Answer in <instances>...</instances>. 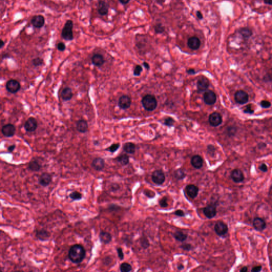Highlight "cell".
Listing matches in <instances>:
<instances>
[{
    "label": "cell",
    "mask_w": 272,
    "mask_h": 272,
    "mask_svg": "<svg viewBox=\"0 0 272 272\" xmlns=\"http://www.w3.org/2000/svg\"><path fill=\"white\" fill-rule=\"evenodd\" d=\"M86 256V250L82 245L76 244L69 249L68 257L71 262L74 264H79L84 260Z\"/></svg>",
    "instance_id": "obj_1"
},
{
    "label": "cell",
    "mask_w": 272,
    "mask_h": 272,
    "mask_svg": "<svg viewBox=\"0 0 272 272\" xmlns=\"http://www.w3.org/2000/svg\"><path fill=\"white\" fill-rule=\"evenodd\" d=\"M74 22L71 20H68L66 21L61 33V36L63 39L67 41H71L74 40Z\"/></svg>",
    "instance_id": "obj_2"
},
{
    "label": "cell",
    "mask_w": 272,
    "mask_h": 272,
    "mask_svg": "<svg viewBox=\"0 0 272 272\" xmlns=\"http://www.w3.org/2000/svg\"><path fill=\"white\" fill-rule=\"evenodd\" d=\"M142 104L143 108L148 111H153L156 109L157 102L153 95H146L142 99Z\"/></svg>",
    "instance_id": "obj_3"
},
{
    "label": "cell",
    "mask_w": 272,
    "mask_h": 272,
    "mask_svg": "<svg viewBox=\"0 0 272 272\" xmlns=\"http://www.w3.org/2000/svg\"><path fill=\"white\" fill-rule=\"evenodd\" d=\"M152 179L155 184L157 185H161L165 181V175L162 171L158 170L153 173Z\"/></svg>",
    "instance_id": "obj_4"
},
{
    "label": "cell",
    "mask_w": 272,
    "mask_h": 272,
    "mask_svg": "<svg viewBox=\"0 0 272 272\" xmlns=\"http://www.w3.org/2000/svg\"><path fill=\"white\" fill-rule=\"evenodd\" d=\"M21 88V86L19 81L15 79L9 80L6 84V90L9 93L15 94L17 93Z\"/></svg>",
    "instance_id": "obj_5"
},
{
    "label": "cell",
    "mask_w": 272,
    "mask_h": 272,
    "mask_svg": "<svg viewBox=\"0 0 272 272\" xmlns=\"http://www.w3.org/2000/svg\"><path fill=\"white\" fill-rule=\"evenodd\" d=\"M216 233L219 236H223L227 233L228 227L227 225L222 221H218L214 226Z\"/></svg>",
    "instance_id": "obj_6"
},
{
    "label": "cell",
    "mask_w": 272,
    "mask_h": 272,
    "mask_svg": "<svg viewBox=\"0 0 272 272\" xmlns=\"http://www.w3.org/2000/svg\"><path fill=\"white\" fill-rule=\"evenodd\" d=\"M209 122L213 127H217L222 122V118L219 113L214 112L209 115Z\"/></svg>",
    "instance_id": "obj_7"
},
{
    "label": "cell",
    "mask_w": 272,
    "mask_h": 272,
    "mask_svg": "<svg viewBox=\"0 0 272 272\" xmlns=\"http://www.w3.org/2000/svg\"><path fill=\"white\" fill-rule=\"evenodd\" d=\"M236 101L240 104L247 103L248 101L249 96L247 93L243 91H239L236 93L234 96Z\"/></svg>",
    "instance_id": "obj_8"
},
{
    "label": "cell",
    "mask_w": 272,
    "mask_h": 272,
    "mask_svg": "<svg viewBox=\"0 0 272 272\" xmlns=\"http://www.w3.org/2000/svg\"><path fill=\"white\" fill-rule=\"evenodd\" d=\"M45 20L42 15H36L32 18L31 23L36 28H41L45 25Z\"/></svg>",
    "instance_id": "obj_9"
},
{
    "label": "cell",
    "mask_w": 272,
    "mask_h": 272,
    "mask_svg": "<svg viewBox=\"0 0 272 272\" xmlns=\"http://www.w3.org/2000/svg\"><path fill=\"white\" fill-rule=\"evenodd\" d=\"M204 101L207 105H213L216 101V95L213 91H207L204 95Z\"/></svg>",
    "instance_id": "obj_10"
},
{
    "label": "cell",
    "mask_w": 272,
    "mask_h": 272,
    "mask_svg": "<svg viewBox=\"0 0 272 272\" xmlns=\"http://www.w3.org/2000/svg\"><path fill=\"white\" fill-rule=\"evenodd\" d=\"M24 127L28 132H34L37 128V121L34 118H29L26 121Z\"/></svg>",
    "instance_id": "obj_11"
},
{
    "label": "cell",
    "mask_w": 272,
    "mask_h": 272,
    "mask_svg": "<svg viewBox=\"0 0 272 272\" xmlns=\"http://www.w3.org/2000/svg\"><path fill=\"white\" fill-rule=\"evenodd\" d=\"M15 127L12 124H6L4 125L2 128V133L6 137H11L15 135Z\"/></svg>",
    "instance_id": "obj_12"
},
{
    "label": "cell",
    "mask_w": 272,
    "mask_h": 272,
    "mask_svg": "<svg viewBox=\"0 0 272 272\" xmlns=\"http://www.w3.org/2000/svg\"><path fill=\"white\" fill-rule=\"evenodd\" d=\"M52 180V175L49 173L45 172L40 175L38 179V182L40 186L45 187L51 184Z\"/></svg>",
    "instance_id": "obj_13"
},
{
    "label": "cell",
    "mask_w": 272,
    "mask_h": 272,
    "mask_svg": "<svg viewBox=\"0 0 272 272\" xmlns=\"http://www.w3.org/2000/svg\"><path fill=\"white\" fill-rule=\"evenodd\" d=\"M203 212L207 218L211 219H213L215 217L216 215L217 211H216V207L214 205H209L205 207L203 209Z\"/></svg>",
    "instance_id": "obj_14"
},
{
    "label": "cell",
    "mask_w": 272,
    "mask_h": 272,
    "mask_svg": "<svg viewBox=\"0 0 272 272\" xmlns=\"http://www.w3.org/2000/svg\"><path fill=\"white\" fill-rule=\"evenodd\" d=\"M118 104L121 108L126 110L130 108L131 105V100L128 96L123 95L119 98Z\"/></svg>",
    "instance_id": "obj_15"
},
{
    "label": "cell",
    "mask_w": 272,
    "mask_h": 272,
    "mask_svg": "<svg viewBox=\"0 0 272 272\" xmlns=\"http://www.w3.org/2000/svg\"><path fill=\"white\" fill-rule=\"evenodd\" d=\"M91 167L96 171H102L105 167V160L101 157L95 158L91 163Z\"/></svg>",
    "instance_id": "obj_16"
},
{
    "label": "cell",
    "mask_w": 272,
    "mask_h": 272,
    "mask_svg": "<svg viewBox=\"0 0 272 272\" xmlns=\"http://www.w3.org/2000/svg\"><path fill=\"white\" fill-rule=\"evenodd\" d=\"M97 12L102 16H104L108 13V5L104 1H99L98 2Z\"/></svg>",
    "instance_id": "obj_17"
},
{
    "label": "cell",
    "mask_w": 272,
    "mask_h": 272,
    "mask_svg": "<svg viewBox=\"0 0 272 272\" xmlns=\"http://www.w3.org/2000/svg\"><path fill=\"white\" fill-rule=\"evenodd\" d=\"M186 190L188 196L191 198H196L198 194L199 188L194 184H189L186 187Z\"/></svg>",
    "instance_id": "obj_18"
},
{
    "label": "cell",
    "mask_w": 272,
    "mask_h": 272,
    "mask_svg": "<svg viewBox=\"0 0 272 272\" xmlns=\"http://www.w3.org/2000/svg\"><path fill=\"white\" fill-rule=\"evenodd\" d=\"M201 40L196 36H192L188 39V47L193 50H198L201 46Z\"/></svg>",
    "instance_id": "obj_19"
},
{
    "label": "cell",
    "mask_w": 272,
    "mask_h": 272,
    "mask_svg": "<svg viewBox=\"0 0 272 272\" xmlns=\"http://www.w3.org/2000/svg\"><path fill=\"white\" fill-rule=\"evenodd\" d=\"M209 86V80L205 77L200 78L197 81V89L199 92H203L206 91Z\"/></svg>",
    "instance_id": "obj_20"
},
{
    "label": "cell",
    "mask_w": 272,
    "mask_h": 272,
    "mask_svg": "<svg viewBox=\"0 0 272 272\" xmlns=\"http://www.w3.org/2000/svg\"><path fill=\"white\" fill-rule=\"evenodd\" d=\"M231 177L233 181L236 183H239L243 181L244 180V175L243 174L242 171L239 169H235L232 171Z\"/></svg>",
    "instance_id": "obj_21"
},
{
    "label": "cell",
    "mask_w": 272,
    "mask_h": 272,
    "mask_svg": "<svg viewBox=\"0 0 272 272\" xmlns=\"http://www.w3.org/2000/svg\"><path fill=\"white\" fill-rule=\"evenodd\" d=\"M36 236L39 240L41 241H46L49 240L51 236V233L47 230L41 229L38 230L36 233Z\"/></svg>",
    "instance_id": "obj_22"
},
{
    "label": "cell",
    "mask_w": 272,
    "mask_h": 272,
    "mask_svg": "<svg viewBox=\"0 0 272 272\" xmlns=\"http://www.w3.org/2000/svg\"><path fill=\"white\" fill-rule=\"evenodd\" d=\"M253 226L256 230L258 231H262L266 227V223L265 221L259 217H256L253 219Z\"/></svg>",
    "instance_id": "obj_23"
},
{
    "label": "cell",
    "mask_w": 272,
    "mask_h": 272,
    "mask_svg": "<svg viewBox=\"0 0 272 272\" xmlns=\"http://www.w3.org/2000/svg\"><path fill=\"white\" fill-rule=\"evenodd\" d=\"M76 129L80 133H85L88 131V123L84 120H79L76 123Z\"/></svg>",
    "instance_id": "obj_24"
},
{
    "label": "cell",
    "mask_w": 272,
    "mask_h": 272,
    "mask_svg": "<svg viewBox=\"0 0 272 272\" xmlns=\"http://www.w3.org/2000/svg\"><path fill=\"white\" fill-rule=\"evenodd\" d=\"M191 163L192 167L195 169H199L202 167L203 165V160L199 155H196L192 157L191 160Z\"/></svg>",
    "instance_id": "obj_25"
},
{
    "label": "cell",
    "mask_w": 272,
    "mask_h": 272,
    "mask_svg": "<svg viewBox=\"0 0 272 272\" xmlns=\"http://www.w3.org/2000/svg\"><path fill=\"white\" fill-rule=\"evenodd\" d=\"M91 61L93 64L96 67H101L105 62L103 56L100 54H95L91 57Z\"/></svg>",
    "instance_id": "obj_26"
},
{
    "label": "cell",
    "mask_w": 272,
    "mask_h": 272,
    "mask_svg": "<svg viewBox=\"0 0 272 272\" xmlns=\"http://www.w3.org/2000/svg\"><path fill=\"white\" fill-rule=\"evenodd\" d=\"M99 240L104 244H108L112 241V236L110 233L105 231H101L99 233Z\"/></svg>",
    "instance_id": "obj_27"
},
{
    "label": "cell",
    "mask_w": 272,
    "mask_h": 272,
    "mask_svg": "<svg viewBox=\"0 0 272 272\" xmlns=\"http://www.w3.org/2000/svg\"><path fill=\"white\" fill-rule=\"evenodd\" d=\"M62 98L65 101H68L73 97V93L71 89L67 87L63 89L61 93Z\"/></svg>",
    "instance_id": "obj_28"
},
{
    "label": "cell",
    "mask_w": 272,
    "mask_h": 272,
    "mask_svg": "<svg viewBox=\"0 0 272 272\" xmlns=\"http://www.w3.org/2000/svg\"><path fill=\"white\" fill-rule=\"evenodd\" d=\"M42 168V165L37 160H32L30 162L28 165V169L34 172H38Z\"/></svg>",
    "instance_id": "obj_29"
},
{
    "label": "cell",
    "mask_w": 272,
    "mask_h": 272,
    "mask_svg": "<svg viewBox=\"0 0 272 272\" xmlns=\"http://www.w3.org/2000/svg\"><path fill=\"white\" fill-rule=\"evenodd\" d=\"M173 236L176 240L180 242H184L188 237L187 234L184 233L181 231H177L173 234Z\"/></svg>",
    "instance_id": "obj_30"
},
{
    "label": "cell",
    "mask_w": 272,
    "mask_h": 272,
    "mask_svg": "<svg viewBox=\"0 0 272 272\" xmlns=\"http://www.w3.org/2000/svg\"><path fill=\"white\" fill-rule=\"evenodd\" d=\"M123 150L128 154H133L135 152V145L132 143H127L123 146Z\"/></svg>",
    "instance_id": "obj_31"
},
{
    "label": "cell",
    "mask_w": 272,
    "mask_h": 272,
    "mask_svg": "<svg viewBox=\"0 0 272 272\" xmlns=\"http://www.w3.org/2000/svg\"><path fill=\"white\" fill-rule=\"evenodd\" d=\"M116 160L122 165L125 166L129 163V157L126 154H123L120 156H118L116 158Z\"/></svg>",
    "instance_id": "obj_32"
},
{
    "label": "cell",
    "mask_w": 272,
    "mask_h": 272,
    "mask_svg": "<svg viewBox=\"0 0 272 272\" xmlns=\"http://www.w3.org/2000/svg\"><path fill=\"white\" fill-rule=\"evenodd\" d=\"M121 272H129L132 270V266L128 263H123L120 266Z\"/></svg>",
    "instance_id": "obj_33"
},
{
    "label": "cell",
    "mask_w": 272,
    "mask_h": 272,
    "mask_svg": "<svg viewBox=\"0 0 272 272\" xmlns=\"http://www.w3.org/2000/svg\"><path fill=\"white\" fill-rule=\"evenodd\" d=\"M186 173H184V172L181 169H178L174 172V177L175 179L178 180L184 179V178L186 177Z\"/></svg>",
    "instance_id": "obj_34"
},
{
    "label": "cell",
    "mask_w": 272,
    "mask_h": 272,
    "mask_svg": "<svg viewBox=\"0 0 272 272\" xmlns=\"http://www.w3.org/2000/svg\"><path fill=\"white\" fill-rule=\"evenodd\" d=\"M240 34L245 38H248L252 35V32L247 28H243L239 30Z\"/></svg>",
    "instance_id": "obj_35"
},
{
    "label": "cell",
    "mask_w": 272,
    "mask_h": 272,
    "mask_svg": "<svg viewBox=\"0 0 272 272\" xmlns=\"http://www.w3.org/2000/svg\"><path fill=\"white\" fill-rule=\"evenodd\" d=\"M69 197L72 200L74 201H79L80 199H82V194L80 192L75 191L74 192H71L69 195Z\"/></svg>",
    "instance_id": "obj_36"
},
{
    "label": "cell",
    "mask_w": 272,
    "mask_h": 272,
    "mask_svg": "<svg viewBox=\"0 0 272 272\" xmlns=\"http://www.w3.org/2000/svg\"><path fill=\"white\" fill-rule=\"evenodd\" d=\"M140 243L143 249H147L148 248L150 247V242L148 240L147 238H146L145 236H143L140 238Z\"/></svg>",
    "instance_id": "obj_37"
},
{
    "label": "cell",
    "mask_w": 272,
    "mask_h": 272,
    "mask_svg": "<svg viewBox=\"0 0 272 272\" xmlns=\"http://www.w3.org/2000/svg\"><path fill=\"white\" fill-rule=\"evenodd\" d=\"M154 30L157 34H162L164 32L165 28L161 23H157L155 26Z\"/></svg>",
    "instance_id": "obj_38"
},
{
    "label": "cell",
    "mask_w": 272,
    "mask_h": 272,
    "mask_svg": "<svg viewBox=\"0 0 272 272\" xmlns=\"http://www.w3.org/2000/svg\"><path fill=\"white\" fill-rule=\"evenodd\" d=\"M44 63L43 60L40 57H37L35 58L32 61V64L35 67H39L42 66Z\"/></svg>",
    "instance_id": "obj_39"
},
{
    "label": "cell",
    "mask_w": 272,
    "mask_h": 272,
    "mask_svg": "<svg viewBox=\"0 0 272 272\" xmlns=\"http://www.w3.org/2000/svg\"><path fill=\"white\" fill-rule=\"evenodd\" d=\"M120 147V144L119 143H114L112 144V145L110 146L109 147L106 149V150H108V152L111 153H114L116 152L117 150H118Z\"/></svg>",
    "instance_id": "obj_40"
},
{
    "label": "cell",
    "mask_w": 272,
    "mask_h": 272,
    "mask_svg": "<svg viewBox=\"0 0 272 272\" xmlns=\"http://www.w3.org/2000/svg\"><path fill=\"white\" fill-rule=\"evenodd\" d=\"M142 71H143V68L141 67V66L137 65V66H136L135 69H134L133 74L136 76H139L141 74Z\"/></svg>",
    "instance_id": "obj_41"
},
{
    "label": "cell",
    "mask_w": 272,
    "mask_h": 272,
    "mask_svg": "<svg viewBox=\"0 0 272 272\" xmlns=\"http://www.w3.org/2000/svg\"><path fill=\"white\" fill-rule=\"evenodd\" d=\"M174 122H175V121L173 119L171 118H167L164 120L165 125H166L167 126H169V127L172 126Z\"/></svg>",
    "instance_id": "obj_42"
},
{
    "label": "cell",
    "mask_w": 272,
    "mask_h": 272,
    "mask_svg": "<svg viewBox=\"0 0 272 272\" xmlns=\"http://www.w3.org/2000/svg\"><path fill=\"white\" fill-rule=\"evenodd\" d=\"M180 248L182 249L186 250V251H190L192 249V246L189 243H184L183 245H181Z\"/></svg>",
    "instance_id": "obj_43"
},
{
    "label": "cell",
    "mask_w": 272,
    "mask_h": 272,
    "mask_svg": "<svg viewBox=\"0 0 272 272\" xmlns=\"http://www.w3.org/2000/svg\"><path fill=\"white\" fill-rule=\"evenodd\" d=\"M167 200V199L165 197L161 199L160 201H159V204H160V206L162 207H163V208L167 207L168 206Z\"/></svg>",
    "instance_id": "obj_44"
},
{
    "label": "cell",
    "mask_w": 272,
    "mask_h": 272,
    "mask_svg": "<svg viewBox=\"0 0 272 272\" xmlns=\"http://www.w3.org/2000/svg\"><path fill=\"white\" fill-rule=\"evenodd\" d=\"M57 50L61 52H64L66 50V46L63 42H60L57 44Z\"/></svg>",
    "instance_id": "obj_45"
},
{
    "label": "cell",
    "mask_w": 272,
    "mask_h": 272,
    "mask_svg": "<svg viewBox=\"0 0 272 272\" xmlns=\"http://www.w3.org/2000/svg\"><path fill=\"white\" fill-rule=\"evenodd\" d=\"M116 251H117V253H118V255L119 259L121 260H123L124 259V253H123L122 248L120 247L116 249Z\"/></svg>",
    "instance_id": "obj_46"
},
{
    "label": "cell",
    "mask_w": 272,
    "mask_h": 272,
    "mask_svg": "<svg viewBox=\"0 0 272 272\" xmlns=\"http://www.w3.org/2000/svg\"><path fill=\"white\" fill-rule=\"evenodd\" d=\"M260 105L262 106V108H266L270 107L271 106V103L270 102L267 101H263L260 103Z\"/></svg>",
    "instance_id": "obj_47"
},
{
    "label": "cell",
    "mask_w": 272,
    "mask_h": 272,
    "mask_svg": "<svg viewBox=\"0 0 272 272\" xmlns=\"http://www.w3.org/2000/svg\"><path fill=\"white\" fill-rule=\"evenodd\" d=\"M174 214L175 215H177V216H179V217H184V215H185L184 211H182V210H181V209H179V210L175 211Z\"/></svg>",
    "instance_id": "obj_48"
},
{
    "label": "cell",
    "mask_w": 272,
    "mask_h": 272,
    "mask_svg": "<svg viewBox=\"0 0 272 272\" xmlns=\"http://www.w3.org/2000/svg\"><path fill=\"white\" fill-rule=\"evenodd\" d=\"M244 112H245V113H246L252 114V113H253V110L252 109L251 105H249L246 106V108H245V110H244Z\"/></svg>",
    "instance_id": "obj_49"
},
{
    "label": "cell",
    "mask_w": 272,
    "mask_h": 272,
    "mask_svg": "<svg viewBox=\"0 0 272 272\" xmlns=\"http://www.w3.org/2000/svg\"><path fill=\"white\" fill-rule=\"evenodd\" d=\"M259 169H260V171H262V172H266L267 171V170H268L267 165L265 164H264V163L260 165Z\"/></svg>",
    "instance_id": "obj_50"
},
{
    "label": "cell",
    "mask_w": 272,
    "mask_h": 272,
    "mask_svg": "<svg viewBox=\"0 0 272 272\" xmlns=\"http://www.w3.org/2000/svg\"><path fill=\"white\" fill-rule=\"evenodd\" d=\"M215 148L212 145H209L207 147V150L209 154L212 155L215 152Z\"/></svg>",
    "instance_id": "obj_51"
},
{
    "label": "cell",
    "mask_w": 272,
    "mask_h": 272,
    "mask_svg": "<svg viewBox=\"0 0 272 272\" xmlns=\"http://www.w3.org/2000/svg\"><path fill=\"white\" fill-rule=\"evenodd\" d=\"M145 194L146 195V196L149 197L150 198H153V197H154L155 196V194L152 191H150V192L149 191H146V193L145 192Z\"/></svg>",
    "instance_id": "obj_52"
},
{
    "label": "cell",
    "mask_w": 272,
    "mask_h": 272,
    "mask_svg": "<svg viewBox=\"0 0 272 272\" xmlns=\"http://www.w3.org/2000/svg\"><path fill=\"white\" fill-rule=\"evenodd\" d=\"M262 266H255V267H254L253 268V269L251 270V271L252 272H260V270H262Z\"/></svg>",
    "instance_id": "obj_53"
},
{
    "label": "cell",
    "mask_w": 272,
    "mask_h": 272,
    "mask_svg": "<svg viewBox=\"0 0 272 272\" xmlns=\"http://www.w3.org/2000/svg\"><path fill=\"white\" fill-rule=\"evenodd\" d=\"M15 145H12L10 146L8 148V152H10V153L12 152L15 150Z\"/></svg>",
    "instance_id": "obj_54"
},
{
    "label": "cell",
    "mask_w": 272,
    "mask_h": 272,
    "mask_svg": "<svg viewBox=\"0 0 272 272\" xmlns=\"http://www.w3.org/2000/svg\"><path fill=\"white\" fill-rule=\"evenodd\" d=\"M197 17L199 19H202L203 18V15L200 11H197L196 12Z\"/></svg>",
    "instance_id": "obj_55"
},
{
    "label": "cell",
    "mask_w": 272,
    "mask_h": 272,
    "mask_svg": "<svg viewBox=\"0 0 272 272\" xmlns=\"http://www.w3.org/2000/svg\"><path fill=\"white\" fill-rule=\"evenodd\" d=\"M187 73L188 74H196V71H195V70L194 69H190L187 70Z\"/></svg>",
    "instance_id": "obj_56"
},
{
    "label": "cell",
    "mask_w": 272,
    "mask_h": 272,
    "mask_svg": "<svg viewBox=\"0 0 272 272\" xmlns=\"http://www.w3.org/2000/svg\"><path fill=\"white\" fill-rule=\"evenodd\" d=\"M119 1H120L121 4L125 5V4H127V3H128L130 2V0H119Z\"/></svg>",
    "instance_id": "obj_57"
},
{
    "label": "cell",
    "mask_w": 272,
    "mask_h": 272,
    "mask_svg": "<svg viewBox=\"0 0 272 272\" xmlns=\"http://www.w3.org/2000/svg\"><path fill=\"white\" fill-rule=\"evenodd\" d=\"M177 268L180 270H182L184 269V266L182 264H180L177 266Z\"/></svg>",
    "instance_id": "obj_58"
},
{
    "label": "cell",
    "mask_w": 272,
    "mask_h": 272,
    "mask_svg": "<svg viewBox=\"0 0 272 272\" xmlns=\"http://www.w3.org/2000/svg\"><path fill=\"white\" fill-rule=\"evenodd\" d=\"M143 66L145 67V68L146 69H150V65H149V64H148V63H147V62H143Z\"/></svg>",
    "instance_id": "obj_59"
},
{
    "label": "cell",
    "mask_w": 272,
    "mask_h": 272,
    "mask_svg": "<svg viewBox=\"0 0 272 272\" xmlns=\"http://www.w3.org/2000/svg\"><path fill=\"white\" fill-rule=\"evenodd\" d=\"M4 45H5V43H4V41L2 40H1V41H0V48L2 49L4 47Z\"/></svg>",
    "instance_id": "obj_60"
},
{
    "label": "cell",
    "mask_w": 272,
    "mask_h": 272,
    "mask_svg": "<svg viewBox=\"0 0 272 272\" xmlns=\"http://www.w3.org/2000/svg\"><path fill=\"white\" fill-rule=\"evenodd\" d=\"M241 272H246L248 271V268L247 267H243V268H241L240 270Z\"/></svg>",
    "instance_id": "obj_61"
},
{
    "label": "cell",
    "mask_w": 272,
    "mask_h": 272,
    "mask_svg": "<svg viewBox=\"0 0 272 272\" xmlns=\"http://www.w3.org/2000/svg\"><path fill=\"white\" fill-rule=\"evenodd\" d=\"M264 2L266 4H270V5L272 4V0H264Z\"/></svg>",
    "instance_id": "obj_62"
}]
</instances>
